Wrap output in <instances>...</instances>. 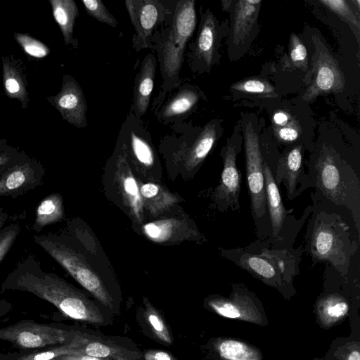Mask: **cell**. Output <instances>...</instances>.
<instances>
[{
	"instance_id": "cell-30",
	"label": "cell",
	"mask_w": 360,
	"mask_h": 360,
	"mask_svg": "<svg viewBox=\"0 0 360 360\" xmlns=\"http://www.w3.org/2000/svg\"><path fill=\"white\" fill-rule=\"evenodd\" d=\"M143 300L145 307L144 316L153 335L162 344H172V336L160 312L147 298L143 297Z\"/></svg>"
},
{
	"instance_id": "cell-20",
	"label": "cell",
	"mask_w": 360,
	"mask_h": 360,
	"mask_svg": "<svg viewBox=\"0 0 360 360\" xmlns=\"http://www.w3.org/2000/svg\"><path fill=\"white\" fill-rule=\"evenodd\" d=\"M84 342L78 349V354H87L113 360H138L141 354L137 351L114 344L95 335L83 333Z\"/></svg>"
},
{
	"instance_id": "cell-15",
	"label": "cell",
	"mask_w": 360,
	"mask_h": 360,
	"mask_svg": "<svg viewBox=\"0 0 360 360\" xmlns=\"http://www.w3.org/2000/svg\"><path fill=\"white\" fill-rule=\"evenodd\" d=\"M302 146H297L285 153L278 162L274 177L278 185L283 183L288 200H293L309 186V176L302 165Z\"/></svg>"
},
{
	"instance_id": "cell-2",
	"label": "cell",
	"mask_w": 360,
	"mask_h": 360,
	"mask_svg": "<svg viewBox=\"0 0 360 360\" xmlns=\"http://www.w3.org/2000/svg\"><path fill=\"white\" fill-rule=\"evenodd\" d=\"M196 23L194 0L172 1L169 13L153 34V50L156 52L162 77L159 93L152 103L154 114L162 106L166 97L181 85V70L186 49Z\"/></svg>"
},
{
	"instance_id": "cell-44",
	"label": "cell",
	"mask_w": 360,
	"mask_h": 360,
	"mask_svg": "<svg viewBox=\"0 0 360 360\" xmlns=\"http://www.w3.org/2000/svg\"><path fill=\"white\" fill-rule=\"evenodd\" d=\"M290 120V115L283 111H278L274 115L273 120L278 127L286 125Z\"/></svg>"
},
{
	"instance_id": "cell-13",
	"label": "cell",
	"mask_w": 360,
	"mask_h": 360,
	"mask_svg": "<svg viewBox=\"0 0 360 360\" xmlns=\"http://www.w3.org/2000/svg\"><path fill=\"white\" fill-rule=\"evenodd\" d=\"M44 176L41 165L25 158L0 176V197L22 195L41 186Z\"/></svg>"
},
{
	"instance_id": "cell-34",
	"label": "cell",
	"mask_w": 360,
	"mask_h": 360,
	"mask_svg": "<svg viewBox=\"0 0 360 360\" xmlns=\"http://www.w3.org/2000/svg\"><path fill=\"white\" fill-rule=\"evenodd\" d=\"M14 37L23 50L31 56L41 58L50 53V49L46 44L29 34L15 32Z\"/></svg>"
},
{
	"instance_id": "cell-16",
	"label": "cell",
	"mask_w": 360,
	"mask_h": 360,
	"mask_svg": "<svg viewBox=\"0 0 360 360\" xmlns=\"http://www.w3.org/2000/svg\"><path fill=\"white\" fill-rule=\"evenodd\" d=\"M200 91L193 84H181L178 91L165 101L155 113L158 120L167 124L177 119H184L197 106L200 98Z\"/></svg>"
},
{
	"instance_id": "cell-22",
	"label": "cell",
	"mask_w": 360,
	"mask_h": 360,
	"mask_svg": "<svg viewBox=\"0 0 360 360\" xmlns=\"http://www.w3.org/2000/svg\"><path fill=\"white\" fill-rule=\"evenodd\" d=\"M217 120L209 122L184 152V160L186 169L192 170L198 167L210 153L219 136Z\"/></svg>"
},
{
	"instance_id": "cell-32",
	"label": "cell",
	"mask_w": 360,
	"mask_h": 360,
	"mask_svg": "<svg viewBox=\"0 0 360 360\" xmlns=\"http://www.w3.org/2000/svg\"><path fill=\"white\" fill-rule=\"evenodd\" d=\"M320 2L331 12L349 23L352 27L356 28L359 32L360 28L359 19L355 15L348 1L345 0H320Z\"/></svg>"
},
{
	"instance_id": "cell-31",
	"label": "cell",
	"mask_w": 360,
	"mask_h": 360,
	"mask_svg": "<svg viewBox=\"0 0 360 360\" xmlns=\"http://www.w3.org/2000/svg\"><path fill=\"white\" fill-rule=\"evenodd\" d=\"M231 89L250 94L266 97L276 96L274 87L266 81L261 79H247L239 81L231 86Z\"/></svg>"
},
{
	"instance_id": "cell-3",
	"label": "cell",
	"mask_w": 360,
	"mask_h": 360,
	"mask_svg": "<svg viewBox=\"0 0 360 360\" xmlns=\"http://www.w3.org/2000/svg\"><path fill=\"white\" fill-rule=\"evenodd\" d=\"M301 249L276 248L274 243H253L243 248L221 250V254L255 277L272 285L291 281L299 273Z\"/></svg>"
},
{
	"instance_id": "cell-43",
	"label": "cell",
	"mask_w": 360,
	"mask_h": 360,
	"mask_svg": "<svg viewBox=\"0 0 360 360\" xmlns=\"http://www.w3.org/2000/svg\"><path fill=\"white\" fill-rule=\"evenodd\" d=\"M0 288V296L1 295ZM13 308V304L4 298L0 297V320L6 318L12 311Z\"/></svg>"
},
{
	"instance_id": "cell-14",
	"label": "cell",
	"mask_w": 360,
	"mask_h": 360,
	"mask_svg": "<svg viewBox=\"0 0 360 360\" xmlns=\"http://www.w3.org/2000/svg\"><path fill=\"white\" fill-rule=\"evenodd\" d=\"M48 100L69 124L82 129L87 125V104L82 89L71 75H64L60 91Z\"/></svg>"
},
{
	"instance_id": "cell-24",
	"label": "cell",
	"mask_w": 360,
	"mask_h": 360,
	"mask_svg": "<svg viewBox=\"0 0 360 360\" xmlns=\"http://www.w3.org/2000/svg\"><path fill=\"white\" fill-rule=\"evenodd\" d=\"M53 15L62 32L66 46L72 44L77 47V41L73 37L75 20L79 14L78 7L74 0H50Z\"/></svg>"
},
{
	"instance_id": "cell-8",
	"label": "cell",
	"mask_w": 360,
	"mask_h": 360,
	"mask_svg": "<svg viewBox=\"0 0 360 360\" xmlns=\"http://www.w3.org/2000/svg\"><path fill=\"white\" fill-rule=\"evenodd\" d=\"M124 4L135 31L131 39L132 48L136 52L153 49V34L169 13L172 1L126 0Z\"/></svg>"
},
{
	"instance_id": "cell-4",
	"label": "cell",
	"mask_w": 360,
	"mask_h": 360,
	"mask_svg": "<svg viewBox=\"0 0 360 360\" xmlns=\"http://www.w3.org/2000/svg\"><path fill=\"white\" fill-rule=\"evenodd\" d=\"M34 242L102 304L112 308L113 300L75 238L65 233L33 236Z\"/></svg>"
},
{
	"instance_id": "cell-10",
	"label": "cell",
	"mask_w": 360,
	"mask_h": 360,
	"mask_svg": "<svg viewBox=\"0 0 360 360\" xmlns=\"http://www.w3.org/2000/svg\"><path fill=\"white\" fill-rule=\"evenodd\" d=\"M315 53L312 59L313 79L303 95L311 101L320 94L338 93L344 90L345 77L338 62L319 37H314Z\"/></svg>"
},
{
	"instance_id": "cell-23",
	"label": "cell",
	"mask_w": 360,
	"mask_h": 360,
	"mask_svg": "<svg viewBox=\"0 0 360 360\" xmlns=\"http://www.w3.org/2000/svg\"><path fill=\"white\" fill-rule=\"evenodd\" d=\"M65 218L63 199L58 193H50L37 205L32 230L39 233L48 225L63 221Z\"/></svg>"
},
{
	"instance_id": "cell-25",
	"label": "cell",
	"mask_w": 360,
	"mask_h": 360,
	"mask_svg": "<svg viewBox=\"0 0 360 360\" xmlns=\"http://www.w3.org/2000/svg\"><path fill=\"white\" fill-rule=\"evenodd\" d=\"M145 235L157 243H166L181 238L183 222L175 219H161L145 224Z\"/></svg>"
},
{
	"instance_id": "cell-27",
	"label": "cell",
	"mask_w": 360,
	"mask_h": 360,
	"mask_svg": "<svg viewBox=\"0 0 360 360\" xmlns=\"http://www.w3.org/2000/svg\"><path fill=\"white\" fill-rule=\"evenodd\" d=\"M3 80L5 92L11 98H16L22 103V106L26 108L29 101L23 78L16 68L7 59L2 58Z\"/></svg>"
},
{
	"instance_id": "cell-6",
	"label": "cell",
	"mask_w": 360,
	"mask_h": 360,
	"mask_svg": "<svg viewBox=\"0 0 360 360\" xmlns=\"http://www.w3.org/2000/svg\"><path fill=\"white\" fill-rule=\"evenodd\" d=\"M314 176L316 187L327 199L351 211L359 233L360 182L355 172L326 150L315 162Z\"/></svg>"
},
{
	"instance_id": "cell-18",
	"label": "cell",
	"mask_w": 360,
	"mask_h": 360,
	"mask_svg": "<svg viewBox=\"0 0 360 360\" xmlns=\"http://www.w3.org/2000/svg\"><path fill=\"white\" fill-rule=\"evenodd\" d=\"M266 207L269 210L271 233L269 240L271 243L281 240V233L288 219V211L285 209L278 187L272 172L266 162L263 164Z\"/></svg>"
},
{
	"instance_id": "cell-40",
	"label": "cell",
	"mask_w": 360,
	"mask_h": 360,
	"mask_svg": "<svg viewBox=\"0 0 360 360\" xmlns=\"http://www.w3.org/2000/svg\"><path fill=\"white\" fill-rule=\"evenodd\" d=\"M24 158L23 155H18L11 150L0 148V176Z\"/></svg>"
},
{
	"instance_id": "cell-7",
	"label": "cell",
	"mask_w": 360,
	"mask_h": 360,
	"mask_svg": "<svg viewBox=\"0 0 360 360\" xmlns=\"http://www.w3.org/2000/svg\"><path fill=\"white\" fill-rule=\"evenodd\" d=\"M77 332L31 320H22L0 328V340L8 342L21 349H40L70 342Z\"/></svg>"
},
{
	"instance_id": "cell-46",
	"label": "cell",
	"mask_w": 360,
	"mask_h": 360,
	"mask_svg": "<svg viewBox=\"0 0 360 360\" xmlns=\"http://www.w3.org/2000/svg\"><path fill=\"white\" fill-rule=\"evenodd\" d=\"M347 360H360V353L359 350H354L349 353Z\"/></svg>"
},
{
	"instance_id": "cell-33",
	"label": "cell",
	"mask_w": 360,
	"mask_h": 360,
	"mask_svg": "<svg viewBox=\"0 0 360 360\" xmlns=\"http://www.w3.org/2000/svg\"><path fill=\"white\" fill-rule=\"evenodd\" d=\"M86 13L100 22L116 28L118 22L115 16L100 0H82Z\"/></svg>"
},
{
	"instance_id": "cell-36",
	"label": "cell",
	"mask_w": 360,
	"mask_h": 360,
	"mask_svg": "<svg viewBox=\"0 0 360 360\" xmlns=\"http://www.w3.org/2000/svg\"><path fill=\"white\" fill-rule=\"evenodd\" d=\"M209 306L218 314L229 319H239L242 314L238 303L223 298H212Z\"/></svg>"
},
{
	"instance_id": "cell-1",
	"label": "cell",
	"mask_w": 360,
	"mask_h": 360,
	"mask_svg": "<svg viewBox=\"0 0 360 360\" xmlns=\"http://www.w3.org/2000/svg\"><path fill=\"white\" fill-rule=\"evenodd\" d=\"M0 288L2 293L17 290L34 294L75 321L89 323L104 322L99 308L83 292L57 274L44 271L39 261L32 255L18 263Z\"/></svg>"
},
{
	"instance_id": "cell-42",
	"label": "cell",
	"mask_w": 360,
	"mask_h": 360,
	"mask_svg": "<svg viewBox=\"0 0 360 360\" xmlns=\"http://www.w3.org/2000/svg\"><path fill=\"white\" fill-rule=\"evenodd\" d=\"M58 360H111L107 358H99L87 354H70L58 358Z\"/></svg>"
},
{
	"instance_id": "cell-47",
	"label": "cell",
	"mask_w": 360,
	"mask_h": 360,
	"mask_svg": "<svg viewBox=\"0 0 360 360\" xmlns=\"http://www.w3.org/2000/svg\"><path fill=\"white\" fill-rule=\"evenodd\" d=\"M52 360H58V359H52Z\"/></svg>"
},
{
	"instance_id": "cell-35",
	"label": "cell",
	"mask_w": 360,
	"mask_h": 360,
	"mask_svg": "<svg viewBox=\"0 0 360 360\" xmlns=\"http://www.w3.org/2000/svg\"><path fill=\"white\" fill-rule=\"evenodd\" d=\"M21 231L18 223H11L0 229V264Z\"/></svg>"
},
{
	"instance_id": "cell-26",
	"label": "cell",
	"mask_w": 360,
	"mask_h": 360,
	"mask_svg": "<svg viewBox=\"0 0 360 360\" xmlns=\"http://www.w3.org/2000/svg\"><path fill=\"white\" fill-rule=\"evenodd\" d=\"M139 191L143 205L153 214L162 212L177 200L176 196L155 184H142Z\"/></svg>"
},
{
	"instance_id": "cell-12",
	"label": "cell",
	"mask_w": 360,
	"mask_h": 360,
	"mask_svg": "<svg viewBox=\"0 0 360 360\" xmlns=\"http://www.w3.org/2000/svg\"><path fill=\"white\" fill-rule=\"evenodd\" d=\"M218 39L217 21L207 9L202 15L197 36L187 54L193 71L201 73L210 70L215 61Z\"/></svg>"
},
{
	"instance_id": "cell-21",
	"label": "cell",
	"mask_w": 360,
	"mask_h": 360,
	"mask_svg": "<svg viewBox=\"0 0 360 360\" xmlns=\"http://www.w3.org/2000/svg\"><path fill=\"white\" fill-rule=\"evenodd\" d=\"M120 152L116 157V166L120 176V188L123 198L127 200V204L133 212V214L141 219L143 202L140 194L137 182L130 172L127 153L123 145L118 141Z\"/></svg>"
},
{
	"instance_id": "cell-9",
	"label": "cell",
	"mask_w": 360,
	"mask_h": 360,
	"mask_svg": "<svg viewBox=\"0 0 360 360\" xmlns=\"http://www.w3.org/2000/svg\"><path fill=\"white\" fill-rule=\"evenodd\" d=\"M244 143L247 186L252 214L257 221L266 214V195L263 171L264 161L258 135L250 123L245 129Z\"/></svg>"
},
{
	"instance_id": "cell-45",
	"label": "cell",
	"mask_w": 360,
	"mask_h": 360,
	"mask_svg": "<svg viewBox=\"0 0 360 360\" xmlns=\"http://www.w3.org/2000/svg\"><path fill=\"white\" fill-rule=\"evenodd\" d=\"M8 219V214L3 207H0V229H2Z\"/></svg>"
},
{
	"instance_id": "cell-17",
	"label": "cell",
	"mask_w": 360,
	"mask_h": 360,
	"mask_svg": "<svg viewBox=\"0 0 360 360\" xmlns=\"http://www.w3.org/2000/svg\"><path fill=\"white\" fill-rule=\"evenodd\" d=\"M157 63V58L154 54H147L136 73L129 111L137 118L141 119L149 107L154 86Z\"/></svg>"
},
{
	"instance_id": "cell-39",
	"label": "cell",
	"mask_w": 360,
	"mask_h": 360,
	"mask_svg": "<svg viewBox=\"0 0 360 360\" xmlns=\"http://www.w3.org/2000/svg\"><path fill=\"white\" fill-rule=\"evenodd\" d=\"M275 134L278 140L286 143H291L299 138L300 132L295 121L291 120L285 126L277 127Z\"/></svg>"
},
{
	"instance_id": "cell-28",
	"label": "cell",
	"mask_w": 360,
	"mask_h": 360,
	"mask_svg": "<svg viewBox=\"0 0 360 360\" xmlns=\"http://www.w3.org/2000/svg\"><path fill=\"white\" fill-rule=\"evenodd\" d=\"M84 340L83 333L77 332L70 342L22 355L18 356L16 360H52L65 355L78 354V349L83 343Z\"/></svg>"
},
{
	"instance_id": "cell-11",
	"label": "cell",
	"mask_w": 360,
	"mask_h": 360,
	"mask_svg": "<svg viewBox=\"0 0 360 360\" xmlns=\"http://www.w3.org/2000/svg\"><path fill=\"white\" fill-rule=\"evenodd\" d=\"M237 154L236 146L228 142L222 155L224 167L220 181L212 194L214 205L221 212L240 210L241 174L236 165Z\"/></svg>"
},
{
	"instance_id": "cell-41",
	"label": "cell",
	"mask_w": 360,
	"mask_h": 360,
	"mask_svg": "<svg viewBox=\"0 0 360 360\" xmlns=\"http://www.w3.org/2000/svg\"><path fill=\"white\" fill-rule=\"evenodd\" d=\"M143 357L145 360H177L172 354L167 352L155 349L146 351Z\"/></svg>"
},
{
	"instance_id": "cell-38",
	"label": "cell",
	"mask_w": 360,
	"mask_h": 360,
	"mask_svg": "<svg viewBox=\"0 0 360 360\" xmlns=\"http://www.w3.org/2000/svg\"><path fill=\"white\" fill-rule=\"evenodd\" d=\"M349 310L347 303L339 296H330L323 302V311L331 319L343 317Z\"/></svg>"
},
{
	"instance_id": "cell-37",
	"label": "cell",
	"mask_w": 360,
	"mask_h": 360,
	"mask_svg": "<svg viewBox=\"0 0 360 360\" xmlns=\"http://www.w3.org/2000/svg\"><path fill=\"white\" fill-rule=\"evenodd\" d=\"M289 56L295 66L303 70L307 68V52L306 47L295 33H292L290 37Z\"/></svg>"
},
{
	"instance_id": "cell-19",
	"label": "cell",
	"mask_w": 360,
	"mask_h": 360,
	"mask_svg": "<svg viewBox=\"0 0 360 360\" xmlns=\"http://www.w3.org/2000/svg\"><path fill=\"white\" fill-rule=\"evenodd\" d=\"M261 4L260 0H241L235 3L231 31L232 45L243 44L248 39L257 22Z\"/></svg>"
},
{
	"instance_id": "cell-29",
	"label": "cell",
	"mask_w": 360,
	"mask_h": 360,
	"mask_svg": "<svg viewBox=\"0 0 360 360\" xmlns=\"http://www.w3.org/2000/svg\"><path fill=\"white\" fill-rule=\"evenodd\" d=\"M217 352L224 360H259L258 352L248 345L235 340L226 339L217 346Z\"/></svg>"
},
{
	"instance_id": "cell-5",
	"label": "cell",
	"mask_w": 360,
	"mask_h": 360,
	"mask_svg": "<svg viewBox=\"0 0 360 360\" xmlns=\"http://www.w3.org/2000/svg\"><path fill=\"white\" fill-rule=\"evenodd\" d=\"M349 227L340 216L319 213L309 241V252L314 263L329 262L341 274H347L358 243L351 240Z\"/></svg>"
}]
</instances>
